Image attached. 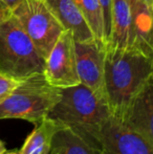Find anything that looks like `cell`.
<instances>
[{
  "mask_svg": "<svg viewBox=\"0 0 153 154\" xmlns=\"http://www.w3.org/2000/svg\"><path fill=\"white\" fill-rule=\"evenodd\" d=\"M153 75V57L136 47H105V95L111 114L124 121L135 95Z\"/></svg>",
  "mask_w": 153,
  "mask_h": 154,
  "instance_id": "cell-1",
  "label": "cell"
},
{
  "mask_svg": "<svg viewBox=\"0 0 153 154\" xmlns=\"http://www.w3.org/2000/svg\"><path fill=\"white\" fill-rule=\"evenodd\" d=\"M111 112L107 102L83 84L62 88L61 97L48 113L92 146L101 148V134Z\"/></svg>",
  "mask_w": 153,
  "mask_h": 154,
  "instance_id": "cell-2",
  "label": "cell"
},
{
  "mask_svg": "<svg viewBox=\"0 0 153 154\" xmlns=\"http://www.w3.org/2000/svg\"><path fill=\"white\" fill-rule=\"evenodd\" d=\"M60 97V88L50 85L43 72L36 73L19 82L0 103V120L19 119L37 125L48 116Z\"/></svg>",
  "mask_w": 153,
  "mask_h": 154,
  "instance_id": "cell-3",
  "label": "cell"
},
{
  "mask_svg": "<svg viewBox=\"0 0 153 154\" xmlns=\"http://www.w3.org/2000/svg\"><path fill=\"white\" fill-rule=\"evenodd\" d=\"M45 60L14 16L0 24V72L22 81L44 70Z\"/></svg>",
  "mask_w": 153,
  "mask_h": 154,
  "instance_id": "cell-4",
  "label": "cell"
},
{
  "mask_svg": "<svg viewBox=\"0 0 153 154\" xmlns=\"http://www.w3.org/2000/svg\"><path fill=\"white\" fill-rule=\"evenodd\" d=\"M43 59L55 46L65 29L44 0H23L12 12Z\"/></svg>",
  "mask_w": 153,
  "mask_h": 154,
  "instance_id": "cell-5",
  "label": "cell"
},
{
  "mask_svg": "<svg viewBox=\"0 0 153 154\" xmlns=\"http://www.w3.org/2000/svg\"><path fill=\"white\" fill-rule=\"evenodd\" d=\"M45 79L57 88H67L80 84L77 72L75 39L70 31H64L45 59Z\"/></svg>",
  "mask_w": 153,
  "mask_h": 154,
  "instance_id": "cell-6",
  "label": "cell"
},
{
  "mask_svg": "<svg viewBox=\"0 0 153 154\" xmlns=\"http://www.w3.org/2000/svg\"><path fill=\"white\" fill-rule=\"evenodd\" d=\"M102 154H153V147L125 122L110 114L101 134Z\"/></svg>",
  "mask_w": 153,
  "mask_h": 154,
  "instance_id": "cell-7",
  "label": "cell"
},
{
  "mask_svg": "<svg viewBox=\"0 0 153 154\" xmlns=\"http://www.w3.org/2000/svg\"><path fill=\"white\" fill-rule=\"evenodd\" d=\"M105 47L106 45L101 44L96 40L88 42L75 41L77 72L80 83L106 101L104 84Z\"/></svg>",
  "mask_w": 153,
  "mask_h": 154,
  "instance_id": "cell-8",
  "label": "cell"
},
{
  "mask_svg": "<svg viewBox=\"0 0 153 154\" xmlns=\"http://www.w3.org/2000/svg\"><path fill=\"white\" fill-rule=\"evenodd\" d=\"M123 122L153 147V75L135 95Z\"/></svg>",
  "mask_w": 153,
  "mask_h": 154,
  "instance_id": "cell-9",
  "label": "cell"
},
{
  "mask_svg": "<svg viewBox=\"0 0 153 154\" xmlns=\"http://www.w3.org/2000/svg\"><path fill=\"white\" fill-rule=\"evenodd\" d=\"M65 31H70L76 42L96 40L88 23L74 0H44Z\"/></svg>",
  "mask_w": 153,
  "mask_h": 154,
  "instance_id": "cell-10",
  "label": "cell"
},
{
  "mask_svg": "<svg viewBox=\"0 0 153 154\" xmlns=\"http://www.w3.org/2000/svg\"><path fill=\"white\" fill-rule=\"evenodd\" d=\"M132 18L128 0H112L111 31L106 45L115 48H128L131 46Z\"/></svg>",
  "mask_w": 153,
  "mask_h": 154,
  "instance_id": "cell-11",
  "label": "cell"
},
{
  "mask_svg": "<svg viewBox=\"0 0 153 154\" xmlns=\"http://www.w3.org/2000/svg\"><path fill=\"white\" fill-rule=\"evenodd\" d=\"M62 126L46 116L37 124L20 148L21 154H50L53 140Z\"/></svg>",
  "mask_w": 153,
  "mask_h": 154,
  "instance_id": "cell-12",
  "label": "cell"
},
{
  "mask_svg": "<svg viewBox=\"0 0 153 154\" xmlns=\"http://www.w3.org/2000/svg\"><path fill=\"white\" fill-rule=\"evenodd\" d=\"M50 154H102V150L86 142L69 128L61 127L54 137Z\"/></svg>",
  "mask_w": 153,
  "mask_h": 154,
  "instance_id": "cell-13",
  "label": "cell"
},
{
  "mask_svg": "<svg viewBox=\"0 0 153 154\" xmlns=\"http://www.w3.org/2000/svg\"><path fill=\"white\" fill-rule=\"evenodd\" d=\"M98 42L106 45L105 26L100 0H74Z\"/></svg>",
  "mask_w": 153,
  "mask_h": 154,
  "instance_id": "cell-14",
  "label": "cell"
},
{
  "mask_svg": "<svg viewBox=\"0 0 153 154\" xmlns=\"http://www.w3.org/2000/svg\"><path fill=\"white\" fill-rule=\"evenodd\" d=\"M19 82L20 81H17L0 72V103L3 102L11 94V92L16 88Z\"/></svg>",
  "mask_w": 153,
  "mask_h": 154,
  "instance_id": "cell-15",
  "label": "cell"
},
{
  "mask_svg": "<svg viewBox=\"0 0 153 154\" xmlns=\"http://www.w3.org/2000/svg\"><path fill=\"white\" fill-rule=\"evenodd\" d=\"M101 8L103 12L105 26V38L106 42H108L111 31V8H112V0H100Z\"/></svg>",
  "mask_w": 153,
  "mask_h": 154,
  "instance_id": "cell-16",
  "label": "cell"
},
{
  "mask_svg": "<svg viewBox=\"0 0 153 154\" xmlns=\"http://www.w3.org/2000/svg\"><path fill=\"white\" fill-rule=\"evenodd\" d=\"M22 1L23 0H0V2H1L3 5H5L11 12H13Z\"/></svg>",
  "mask_w": 153,
  "mask_h": 154,
  "instance_id": "cell-17",
  "label": "cell"
},
{
  "mask_svg": "<svg viewBox=\"0 0 153 154\" xmlns=\"http://www.w3.org/2000/svg\"><path fill=\"white\" fill-rule=\"evenodd\" d=\"M10 16H12V12H11L5 5H3V4L0 2V24H1L4 20H6Z\"/></svg>",
  "mask_w": 153,
  "mask_h": 154,
  "instance_id": "cell-18",
  "label": "cell"
},
{
  "mask_svg": "<svg viewBox=\"0 0 153 154\" xmlns=\"http://www.w3.org/2000/svg\"><path fill=\"white\" fill-rule=\"evenodd\" d=\"M6 151V148H5V145L3 144L1 140H0V154H3L4 152Z\"/></svg>",
  "mask_w": 153,
  "mask_h": 154,
  "instance_id": "cell-19",
  "label": "cell"
},
{
  "mask_svg": "<svg viewBox=\"0 0 153 154\" xmlns=\"http://www.w3.org/2000/svg\"><path fill=\"white\" fill-rule=\"evenodd\" d=\"M3 154H21V153L19 150H10V151L6 150Z\"/></svg>",
  "mask_w": 153,
  "mask_h": 154,
  "instance_id": "cell-20",
  "label": "cell"
}]
</instances>
